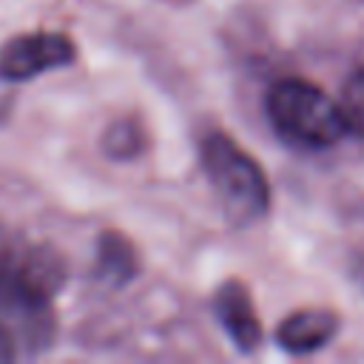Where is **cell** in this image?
<instances>
[{
    "mask_svg": "<svg viewBox=\"0 0 364 364\" xmlns=\"http://www.w3.org/2000/svg\"><path fill=\"white\" fill-rule=\"evenodd\" d=\"M65 282V264L46 245H0V316L11 324L20 353L34 355L54 338L51 299Z\"/></svg>",
    "mask_w": 364,
    "mask_h": 364,
    "instance_id": "1",
    "label": "cell"
},
{
    "mask_svg": "<svg viewBox=\"0 0 364 364\" xmlns=\"http://www.w3.org/2000/svg\"><path fill=\"white\" fill-rule=\"evenodd\" d=\"M202 171L236 228H247L267 216L270 185L262 165L225 131H210L199 142Z\"/></svg>",
    "mask_w": 364,
    "mask_h": 364,
    "instance_id": "2",
    "label": "cell"
},
{
    "mask_svg": "<svg viewBox=\"0 0 364 364\" xmlns=\"http://www.w3.org/2000/svg\"><path fill=\"white\" fill-rule=\"evenodd\" d=\"M264 111L273 131L296 148L321 151L347 134L338 100L301 77L276 80L264 97Z\"/></svg>",
    "mask_w": 364,
    "mask_h": 364,
    "instance_id": "3",
    "label": "cell"
},
{
    "mask_svg": "<svg viewBox=\"0 0 364 364\" xmlns=\"http://www.w3.org/2000/svg\"><path fill=\"white\" fill-rule=\"evenodd\" d=\"M77 60V46L63 31H26L3 43L0 74L9 82H26Z\"/></svg>",
    "mask_w": 364,
    "mask_h": 364,
    "instance_id": "4",
    "label": "cell"
},
{
    "mask_svg": "<svg viewBox=\"0 0 364 364\" xmlns=\"http://www.w3.org/2000/svg\"><path fill=\"white\" fill-rule=\"evenodd\" d=\"M213 313L239 353H253L262 341V321L253 307L250 290L239 279H228L213 293Z\"/></svg>",
    "mask_w": 364,
    "mask_h": 364,
    "instance_id": "5",
    "label": "cell"
},
{
    "mask_svg": "<svg viewBox=\"0 0 364 364\" xmlns=\"http://www.w3.org/2000/svg\"><path fill=\"white\" fill-rule=\"evenodd\" d=\"M338 316L324 307H304L290 313L279 327H276V344L284 353L293 355H307L321 347H327L336 333H338Z\"/></svg>",
    "mask_w": 364,
    "mask_h": 364,
    "instance_id": "6",
    "label": "cell"
},
{
    "mask_svg": "<svg viewBox=\"0 0 364 364\" xmlns=\"http://www.w3.org/2000/svg\"><path fill=\"white\" fill-rule=\"evenodd\" d=\"M94 276L100 282H105L108 287H122L136 276V250L122 233L105 230L97 239Z\"/></svg>",
    "mask_w": 364,
    "mask_h": 364,
    "instance_id": "7",
    "label": "cell"
},
{
    "mask_svg": "<svg viewBox=\"0 0 364 364\" xmlns=\"http://www.w3.org/2000/svg\"><path fill=\"white\" fill-rule=\"evenodd\" d=\"M338 108H341L347 134L364 139V63L347 74L338 94Z\"/></svg>",
    "mask_w": 364,
    "mask_h": 364,
    "instance_id": "8",
    "label": "cell"
},
{
    "mask_svg": "<svg viewBox=\"0 0 364 364\" xmlns=\"http://www.w3.org/2000/svg\"><path fill=\"white\" fill-rule=\"evenodd\" d=\"M145 145V134L136 119H117L102 134V151L111 159H134Z\"/></svg>",
    "mask_w": 364,
    "mask_h": 364,
    "instance_id": "9",
    "label": "cell"
},
{
    "mask_svg": "<svg viewBox=\"0 0 364 364\" xmlns=\"http://www.w3.org/2000/svg\"><path fill=\"white\" fill-rule=\"evenodd\" d=\"M17 355H23V353H20V344H17V336H14L11 324L0 316V364L14 361Z\"/></svg>",
    "mask_w": 364,
    "mask_h": 364,
    "instance_id": "10",
    "label": "cell"
},
{
    "mask_svg": "<svg viewBox=\"0 0 364 364\" xmlns=\"http://www.w3.org/2000/svg\"><path fill=\"white\" fill-rule=\"evenodd\" d=\"M9 108H11V91H9V80L0 74V119L9 114Z\"/></svg>",
    "mask_w": 364,
    "mask_h": 364,
    "instance_id": "11",
    "label": "cell"
}]
</instances>
